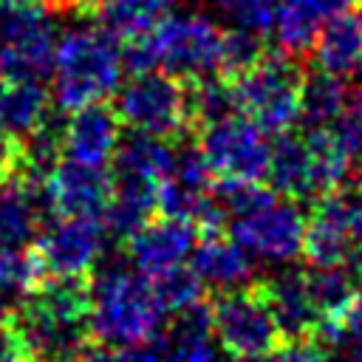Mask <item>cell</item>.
Returning a JSON list of instances; mask_svg holds the SVG:
<instances>
[{"label": "cell", "instance_id": "1", "mask_svg": "<svg viewBox=\"0 0 362 362\" xmlns=\"http://www.w3.org/2000/svg\"><path fill=\"white\" fill-rule=\"evenodd\" d=\"M8 317L34 362H82L96 345L90 331V280L45 277Z\"/></svg>", "mask_w": 362, "mask_h": 362}, {"label": "cell", "instance_id": "2", "mask_svg": "<svg viewBox=\"0 0 362 362\" xmlns=\"http://www.w3.org/2000/svg\"><path fill=\"white\" fill-rule=\"evenodd\" d=\"M153 280L127 266H110L90 280V331L105 345H150L164 331Z\"/></svg>", "mask_w": 362, "mask_h": 362}, {"label": "cell", "instance_id": "3", "mask_svg": "<svg viewBox=\"0 0 362 362\" xmlns=\"http://www.w3.org/2000/svg\"><path fill=\"white\" fill-rule=\"evenodd\" d=\"M122 68V42L102 25L62 34L54 54V99L59 110L74 113L105 102L119 90Z\"/></svg>", "mask_w": 362, "mask_h": 362}, {"label": "cell", "instance_id": "4", "mask_svg": "<svg viewBox=\"0 0 362 362\" xmlns=\"http://www.w3.org/2000/svg\"><path fill=\"white\" fill-rule=\"evenodd\" d=\"M300 71L288 57H263L255 68L235 76V110L266 136H286L300 119Z\"/></svg>", "mask_w": 362, "mask_h": 362}, {"label": "cell", "instance_id": "5", "mask_svg": "<svg viewBox=\"0 0 362 362\" xmlns=\"http://www.w3.org/2000/svg\"><path fill=\"white\" fill-rule=\"evenodd\" d=\"M116 113L122 124L133 133H144L161 141L184 136L192 122L187 79L170 76L164 71L136 74L116 96Z\"/></svg>", "mask_w": 362, "mask_h": 362}, {"label": "cell", "instance_id": "6", "mask_svg": "<svg viewBox=\"0 0 362 362\" xmlns=\"http://www.w3.org/2000/svg\"><path fill=\"white\" fill-rule=\"evenodd\" d=\"M156 71L178 79H204L221 71L223 31L206 14H170L144 34Z\"/></svg>", "mask_w": 362, "mask_h": 362}, {"label": "cell", "instance_id": "7", "mask_svg": "<svg viewBox=\"0 0 362 362\" xmlns=\"http://www.w3.org/2000/svg\"><path fill=\"white\" fill-rule=\"evenodd\" d=\"M57 25L40 0L0 6V76L42 79L54 71Z\"/></svg>", "mask_w": 362, "mask_h": 362}, {"label": "cell", "instance_id": "8", "mask_svg": "<svg viewBox=\"0 0 362 362\" xmlns=\"http://www.w3.org/2000/svg\"><path fill=\"white\" fill-rule=\"evenodd\" d=\"M229 238L263 263H291L303 255L305 215L294 201L269 192L255 206L229 215Z\"/></svg>", "mask_w": 362, "mask_h": 362}, {"label": "cell", "instance_id": "9", "mask_svg": "<svg viewBox=\"0 0 362 362\" xmlns=\"http://www.w3.org/2000/svg\"><path fill=\"white\" fill-rule=\"evenodd\" d=\"M212 334L226 356L235 362H260L280 339L277 322L263 291L235 288L223 291L212 305Z\"/></svg>", "mask_w": 362, "mask_h": 362}, {"label": "cell", "instance_id": "10", "mask_svg": "<svg viewBox=\"0 0 362 362\" xmlns=\"http://www.w3.org/2000/svg\"><path fill=\"white\" fill-rule=\"evenodd\" d=\"M198 150L218 181L260 184L269 173L272 144L266 141V133L240 113L204 124Z\"/></svg>", "mask_w": 362, "mask_h": 362}, {"label": "cell", "instance_id": "11", "mask_svg": "<svg viewBox=\"0 0 362 362\" xmlns=\"http://www.w3.org/2000/svg\"><path fill=\"white\" fill-rule=\"evenodd\" d=\"M362 249V195L334 189L325 192L305 221L303 255L314 266H342Z\"/></svg>", "mask_w": 362, "mask_h": 362}, {"label": "cell", "instance_id": "12", "mask_svg": "<svg viewBox=\"0 0 362 362\" xmlns=\"http://www.w3.org/2000/svg\"><path fill=\"white\" fill-rule=\"evenodd\" d=\"M51 218H90L102 221L113 201V170L59 158L42 181Z\"/></svg>", "mask_w": 362, "mask_h": 362}, {"label": "cell", "instance_id": "13", "mask_svg": "<svg viewBox=\"0 0 362 362\" xmlns=\"http://www.w3.org/2000/svg\"><path fill=\"white\" fill-rule=\"evenodd\" d=\"M105 246V223L90 218H57L34 249L42 260L45 277L90 280V272Z\"/></svg>", "mask_w": 362, "mask_h": 362}, {"label": "cell", "instance_id": "14", "mask_svg": "<svg viewBox=\"0 0 362 362\" xmlns=\"http://www.w3.org/2000/svg\"><path fill=\"white\" fill-rule=\"evenodd\" d=\"M195 223L170 218V215H153L130 240H127V257L136 272L144 277H158L175 266H184V260L195 249Z\"/></svg>", "mask_w": 362, "mask_h": 362}, {"label": "cell", "instance_id": "15", "mask_svg": "<svg viewBox=\"0 0 362 362\" xmlns=\"http://www.w3.org/2000/svg\"><path fill=\"white\" fill-rule=\"evenodd\" d=\"M119 141L122 119L107 99L68 113V122L62 124V156L82 164L107 167L119 150Z\"/></svg>", "mask_w": 362, "mask_h": 362}, {"label": "cell", "instance_id": "16", "mask_svg": "<svg viewBox=\"0 0 362 362\" xmlns=\"http://www.w3.org/2000/svg\"><path fill=\"white\" fill-rule=\"evenodd\" d=\"M51 221L42 184L8 175L0 181V246L25 249L37 240L42 223Z\"/></svg>", "mask_w": 362, "mask_h": 362}, {"label": "cell", "instance_id": "17", "mask_svg": "<svg viewBox=\"0 0 362 362\" xmlns=\"http://www.w3.org/2000/svg\"><path fill=\"white\" fill-rule=\"evenodd\" d=\"M362 8V0H280L274 14V37L286 54L314 48L320 31L339 14Z\"/></svg>", "mask_w": 362, "mask_h": 362}, {"label": "cell", "instance_id": "18", "mask_svg": "<svg viewBox=\"0 0 362 362\" xmlns=\"http://www.w3.org/2000/svg\"><path fill=\"white\" fill-rule=\"evenodd\" d=\"M189 269L198 274V280L204 286L218 288V291H235V288L249 286L252 272H255V260L229 235L206 232V238H201L192 249Z\"/></svg>", "mask_w": 362, "mask_h": 362}, {"label": "cell", "instance_id": "19", "mask_svg": "<svg viewBox=\"0 0 362 362\" xmlns=\"http://www.w3.org/2000/svg\"><path fill=\"white\" fill-rule=\"evenodd\" d=\"M260 291H263V297L272 308V317L277 322L280 337L294 342L303 334L317 328L320 314L314 308V300H311V291H308V277L303 272L283 269L274 277H269V283Z\"/></svg>", "mask_w": 362, "mask_h": 362}, {"label": "cell", "instance_id": "20", "mask_svg": "<svg viewBox=\"0 0 362 362\" xmlns=\"http://www.w3.org/2000/svg\"><path fill=\"white\" fill-rule=\"evenodd\" d=\"M314 62L322 74L354 79L362 74V8L334 17L314 42Z\"/></svg>", "mask_w": 362, "mask_h": 362}, {"label": "cell", "instance_id": "21", "mask_svg": "<svg viewBox=\"0 0 362 362\" xmlns=\"http://www.w3.org/2000/svg\"><path fill=\"white\" fill-rule=\"evenodd\" d=\"M48 116V90L42 82L0 76V141H23Z\"/></svg>", "mask_w": 362, "mask_h": 362}, {"label": "cell", "instance_id": "22", "mask_svg": "<svg viewBox=\"0 0 362 362\" xmlns=\"http://www.w3.org/2000/svg\"><path fill=\"white\" fill-rule=\"evenodd\" d=\"M272 187L283 192L286 198H308L317 195L314 184V167H311V153L305 139L300 136H280L277 144L272 147L269 158V173Z\"/></svg>", "mask_w": 362, "mask_h": 362}, {"label": "cell", "instance_id": "23", "mask_svg": "<svg viewBox=\"0 0 362 362\" xmlns=\"http://www.w3.org/2000/svg\"><path fill=\"white\" fill-rule=\"evenodd\" d=\"M173 164H175V153L170 150L167 141L144 133H133L130 139L119 141V150L113 156V175H130L158 187L173 173Z\"/></svg>", "mask_w": 362, "mask_h": 362}, {"label": "cell", "instance_id": "24", "mask_svg": "<svg viewBox=\"0 0 362 362\" xmlns=\"http://www.w3.org/2000/svg\"><path fill=\"white\" fill-rule=\"evenodd\" d=\"M175 0H99L90 17L119 42L147 34Z\"/></svg>", "mask_w": 362, "mask_h": 362}, {"label": "cell", "instance_id": "25", "mask_svg": "<svg viewBox=\"0 0 362 362\" xmlns=\"http://www.w3.org/2000/svg\"><path fill=\"white\" fill-rule=\"evenodd\" d=\"M348 99L345 82L320 71L300 85V116L311 124V130H328L345 116Z\"/></svg>", "mask_w": 362, "mask_h": 362}, {"label": "cell", "instance_id": "26", "mask_svg": "<svg viewBox=\"0 0 362 362\" xmlns=\"http://www.w3.org/2000/svg\"><path fill=\"white\" fill-rule=\"evenodd\" d=\"M308 153H311V167H314V184L317 192H334L339 189L348 175H351V164H354V150L342 141V136L337 133V127L331 130H311L305 136Z\"/></svg>", "mask_w": 362, "mask_h": 362}, {"label": "cell", "instance_id": "27", "mask_svg": "<svg viewBox=\"0 0 362 362\" xmlns=\"http://www.w3.org/2000/svg\"><path fill=\"white\" fill-rule=\"evenodd\" d=\"M308 277V291L314 300V308L322 317H342L345 308L351 305L354 294H356V283L351 269L342 266H314Z\"/></svg>", "mask_w": 362, "mask_h": 362}, {"label": "cell", "instance_id": "28", "mask_svg": "<svg viewBox=\"0 0 362 362\" xmlns=\"http://www.w3.org/2000/svg\"><path fill=\"white\" fill-rule=\"evenodd\" d=\"M45 280L42 260L31 246L25 249H3L0 246V294H14V297H28L40 283Z\"/></svg>", "mask_w": 362, "mask_h": 362}, {"label": "cell", "instance_id": "29", "mask_svg": "<svg viewBox=\"0 0 362 362\" xmlns=\"http://www.w3.org/2000/svg\"><path fill=\"white\" fill-rule=\"evenodd\" d=\"M187 88H189V113H192V122L209 124V122H218L223 116L238 113L235 110V93H232V85L229 82L215 79V76H204V79L187 82Z\"/></svg>", "mask_w": 362, "mask_h": 362}, {"label": "cell", "instance_id": "30", "mask_svg": "<svg viewBox=\"0 0 362 362\" xmlns=\"http://www.w3.org/2000/svg\"><path fill=\"white\" fill-rule=\"evenodd\" d=\"M153 291H156L161 308L175 317V314H181V311H187V308H192V305L201 303L204 283L198 280V274L192 269L175 266V269L153 277Z\"/></svg>", "mask_w": 362, "mask_h": 362}, {"label": "cell", "instance_id": "31", "mask_svg": "<svg viewBox=\"0 0 362 362\" xmlns=\"http://www.w3.org/2000/svg\"><path fill=\"white\" fill-rule=\"evenodd\" d=\"M263 59V40L260 34H252L246 28H229L223 31L221 42V71L229 76H240L249 68H255Z\"/></svg>", "mask_w": 362, "mask_h": 362}, {"label": "cell", "instance_id": "32", "mask_svg": "<svg viewBox=\"0 0 362 362\" xmlns=\"http://www.w3.org/2000/svg\"><path fill=\"white\" fill-rule=\"evenodd\" d=\"M215 6L235 28H246L263 37L274 25L280 0H215Z\"/></svg>", "mask_w": 362, "mask_h": 362}, {"label": "cell", "instance_id": "33", "mask_svg": "<svg viewBox=\"0 0 362 362\" xmlns=\"http://www.w3.org/2000/svg\"><path fill=\"white\" fill-rule=\"evenodd\" d=\"M212 334H178L170 331L164 339L161 362H226L223 351H218L209 339Z\"/></svg>", "mask_w": 362, "mask_h": 362}, {"label": "cell", "instance_id": "34", "mask_svg": "<svg viewBox=\"0 0 362 362\" xmlns=\"http://www.w3.org/2000/svg\"><path fill=\"white\" fill-rule=\"evenodd\" d=\"M337 133L342 136V141L359 153L362 150V85L356 88V93L348 99V107H345V116L339 119L337 124Z\"/></svg>", "mask_w": 362, "mask_h": 362}, {"label": "cell", "instance_id": "35", "mask_svg": "<svg viewBox=\"0 0 362 362\" xmlns=\"http://www.w3.org/2000/svg\"><path fill=\"white\" fill-rule=\"evenodd\" d=\"M260 362H331L317 345H308V342H288L283 348H274L269 356H263Z\"/></svg>", "mask_w": 362, "mask_h": 362}, {"label": "cell", "instance_id": "36", "mask_svg": "<svg viewBox=\"0 0 362 362\" xmlns=\"http://www.w3.org/2000/svg\"><path fill=\"white\" fill-rule=\"evenodd\" d=\"M339 322H342V348L348 342L362 339V286L356 288V294H354L351 305L345 308V314L339 317Z\"/></svg>", "mask_w": 362, "mask_h": 362}, {"label": "cell", "instance_id": "37", "mask_svg": "<svg viewBox=\"0 0 362 362\" xmlns=\"http://www.w3.org/2000/svg\"><path fill=\"white\" fill-rule=\"evenodd\" d=\"M20 170V141H0V181L17 175Z\"/></svg>", "mask_w": 362, "mask_h": 362}, {"label": "cell", "instance_id": "38", "mask_svg": "<svg viewBox=\"0 0 362 362\" xmlns=\"http://www.w3.org/2000/svg\"><path fill=\"white\" fill-rule=\"evenodd\" d=\"M48 11H79V14H93L99 0H40Z\"/></svg>", "mask_w": 362, "mask_h": 362}, {"label": "cell", "instance_id": "39", "mask_svg": "<svg viewBox=\"0 0 362 362\" xmlns=\"http://www.w3.org/2000/svg\"><path fill=\"white\" fill-rule=\"evenodd\" d=\"M14 3H28V0H0V6H14Z\"/></svg>", "mask_w": 362, "mask_h": 362}, {"label": "cell", "instance_id": "40", "mask_svg": "<svg viewBox=\"0 0 362 362\" xmlns=\"http://www.w3.org/2000/svg\"><path fill=\"white\" fill-rule=\"evenodd\" d=\"M0 305H3V303H0ZM3 317H6V311H3V308H0V322H3Z\"/></svg>", "mask_w": 362, "mask_h": 362}]
</instances>
